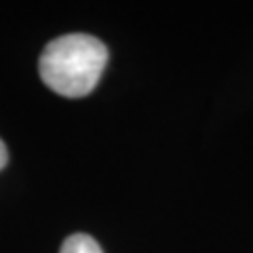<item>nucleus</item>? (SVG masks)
Returning a JSON list of instances; mask_svg holds the SVG:
<instances>
[{
  "label": "nucleus",
  "instance_id": "obj_1",
  "mask_svg": "<svg viewBox=\"0 0 253 253\" xmlns=\"http://www.w3.org/2000/svg\"><path fill=\"white\" fill-rule=\"evenodd\" d=\"M108 63L106 44L89 34H66L51 41L38 61L42 83L63 97H84L99 83Z\"/></svg>",
  "mask_w": 253,
  "mask_h": 253
},
{
  "label": "nucleus",
  "instance_id": "obj_2",
  "mask_svg": "<svg viewBox=\"0 0 253 253\" xmlns=\"http://www.w3.org/2000/svg\"><path fill=\"white\" fill-rule=\"evenodd\" d=\"M59 253H104V251H101L97 241L91 239L89 234H72L63 241Z\"/></svg>",
  "mask_w": 253,
  "mask_h": 253
},
{
  "label": "nucleus",
  "instance_id": "obj_3",
  "mask_svg": "<svg viewBox=\"0 0 253 253\" xmlns=\"http://www.w3.org/2000/svg\"><path fill=\"white\" fill-rule=\"evenodd\" d=\"M6 163H9V152H6V146L2 144V139H0V169H4Z\"/></svg>",
  "mask_w": 253,
  "mask_h": 253
}]
</instances>
